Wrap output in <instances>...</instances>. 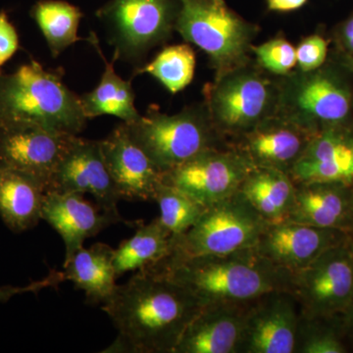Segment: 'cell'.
<instances>
[{
	"label": "cell",
	"instance_id": "6da1fadb",
	"mask_svg": "<svg viewBox=\"0 0 353 353\" xmlns=\"http://www.w3.org/2000/svg\"><path fill=\"white\" fill-rule=\"evenodd\" d=\"M202 308L190 290L154 266L137 271L102 304L118 333L103 352L174 353Z\"/></svg>",
	"mask_w": 353,
	"mask_h": 353
},
{
	"label": "cell",
	"instance_id": "7a4b0ae2",
	"mask_svg": "<svg viewBox=\"0 0 353 353\" xmlns=\"http://www.w3.org/2000/svg\"><path fill=\"white\" fill-rule=\"evenodd\" d=\"M152 266L190 290L202 307L250 304L270 292H290V272L279 268L255 248L224 255L167 256Z\"/></svg>",
	"mask_w": 353,
	"mask_h": 353
},
{
	"label": "cell",
	"instance_id": "3957f363",
	"mask_svg": "<svg viewBox=\"0 0 353 353\" xmlns=\"http://www.w3.org/2000/svg\"><path fill=\"white\" fill-rule=\"evenodd\" d=\"M88 120L61 69L50 71L32 60L13 73H0V126L31 124L78 136Z\"/></svg>",
	"mask_w": 353,
	"mask_h": 353
},
{
	"label": "cell",
	"instance_id": "277c9868",
	"mask_svg": "<svg viewBox=\"0 0 353 353\" xmlns=\"http://www.w3.org/2000/svg\"><path fill=\"white\" fill-rule=\"evenodd\" d=\"M347 73L341 63H326L285 76L279 82V115L313 134L352 124L353 90Z\"/></svg>",
	"mask_w": 353,
	"mask_h": 353
},
{
	"label": "cell",
	"instance_id": "5b68a950",
	"mask_svg": "<svg viewBox=\"0 0 353 353\" xmlns=\"http://www.w3.org/2000/svg\"><path fill=\"white\" fill-rule=\"evenodd\" d=\"M204 97L211 122L224 141H236L278 114L279 83L250 62L216 76L204 88Z\"/></svg>",
	"mask_w": 353,
	"mask_h": 353
},
{
	"label": "cell",
	"instance_id": "8992f818",
	"mask_svg": "<svg viewBox=\"0 0 353 353\" xmlns=\"http://www.w3.org/2000/svg\"><path fill=\"white\" fill-rule=\"evenodd\" d=\"M126 126L134 143L163 174L206 150L227 145L204 104L189 106L173 115L152 106Z\"/></svg>",
	"mask_w": 353,
	"mask_h": 353
},
{
	"label": "cell",
	"instance_id": "52a82bcc",
	"mask_svg": "<svg viewBox=\"0 0 353 353\" xmlns=\"http://www.w3.org/2000/svg\"><path fill=\"white\" fill-rule=\"evenodd\" d=\"M175 31L204 51L216 76L250 62L252 41L259 32L226 4L214 0H179Z\"/></svg>",
	"mask_w": 353,
	"mask_h": 353
},
{
	"label": "cell",
	"instance_id": "ba28073f",
	"mask_svg": "<svg viewBox=\"0 0 353 353\" xmlns=\"http://www.w3.org/2000/svg\"><path fill=\"white\" fill-rule=\"evenodd\" d=\"M269 223L240 192L209 205L189 231L172 236V257L224 255L256 246Z\"/></svg>",
	"mask_w": 353,
	"mask_h": 353
},
{
	"label": "cell",
	"instance_id": "9c48e42d",
	"mask_svg": "<svg viewBox=\"0 0 353 353\" xmlns=\"http://www.w3.org/2000/svg\"><path fill=\"white\" fill-rule=\"evenodd\" d=\"M179 0H110L97 10L116 60L141 65L175 31Z\"/></svg>",
	"mask_w": 353,
	"mask_h": 353
},
{
	"label": "cell",
	"instance_id": "30bf717a",
	"mask_svg": "<svg viewBox=\"0 0 353 353\" xmlns=\"http://www.w3.org/2000/svg\"><path fill=\"white\" fill-rule=\"evenodd\" d=\"M350 241L323 253L301 270L290 273V292L303 318H333L353 299V257Z\"/></svg>",
	"mask_w": 353,
	"mask_h": 353
},
{
	"label": "cell",
	"instance_id": "8fae6325",
	"mask_svg": "<svg viewBox=\"0 0 353 353\" xmlns=\"http://www.w3.org/2000/svg\"><path fill=\"white\" fill-rule=\"evenodd\" d=\"M253 168L243 152L227 145L206 150L167 172L162 182L208 208L236 194Z\"/></svg>",
	"mask_w": 353,
	"mask_h": 353
},
{
	"label": "cell",
	"instance_id": "7c38bea8",
	"mask_svg": "<svg viewBox=\"0 0 353 353\" xmlns=\"http://www.w3.org/2000/svg\"><path fill=\"white\" fill-rule=\"evenodd\" d=\"M74 136L31 124L0 126V168L22 172L46 190Z\"/></svg>",
	"mask_w": 353,
	"mask_h": 353
},
{
	"label": "cell",
	"instance_id": "4fadbf2b",
	"mask_svg": "<svg viewBox=\"0 0 353 353\" xmlns=\"http://www.w3.org/2000/svg\"><path fill=\"white\" fill-rule=\"evenodd\" d=\"M46 192L90 194L104 212L121 216V197L104 161L99 141L74 136Z\"/></svg>",
	"mask_w": 353,
	"mask_h": 353
},
{
	"label": "cell",
	"instance_id": "5bb4252c",
	"mask_svg": "<svg viewBox=\"0 0 353 353\" xmlns=\"http://www.w3.org/2000/svg\"><path fill=\"white\" fill-rule=\"evenodd\" d=\"M301 319L299 303L288 290L253 301L246 315L241 352H296Z\"/></svg>",
	"mask_w": 353,
	"mask_h": 353
},
{
	"label": "cell",
	"instance_id": "9a60e30c",
	"mask_svg": "<svg viewBox=\"0 0 353 353\" xmlns=\"http://www.w3.org/2000/svg\"><path fill=\"white\" fill-rule=\"evenodd\" d=\"M352 234L296 223L269 224L255 250L279 268L294 273L307 267L327 250L347 243Z\"/></svg>",
	"mask_w": 353,
	"mask_h": 353
},
{
	"label": "cell",
	"instance_id": "2e32d148",
	"mask_svg": "<svg viewBox=\"0 0 353 353\" xmlns=\"http://www.w3.org/2000/svg\"><path fill=\"white\" fill-rule=\"evenodd\" d=\"M104 161L121 199L154 201L163 173L130 136L124 122L99 141Z\"/></svg>",
	"mask_w": 353,
	"mask_h": 353
},
{
	"label": "cell",
	"instance_id": "e0dca14e",
	"mask_svg": "<svg viewBox=\"0 0 353 353\" xmlns=\"http://www.w3.org/2000/svg\"><path fill=\"white\" fill-rule=\"evenodd\" d=\"M41 220L48 223L63 240V267L83 248L85 240L110 225L124 222L122 216L104 212L99 205L85 201L82 194L57 192H46Z\"/></svg>",
	"mask_w": 353,
	"mask_h": 353
},
{
	"label": "cell",
	"instance_id": "ac0fdd59",
	"mask_svg": "<svg viewBox=\"0 0 353 353\" xmlns=\"http://www.w3.org/2000/svg\"><path fill=\"white\" fill-rule=\"evenodd\" d=\"M312 137L310 132L277 114L236 139L233 146L254 167L290 174Z\"/></svg>",
	"mask_w": 353,
	"mask_h": 353
},
{
	"label": "cell",
	"instance_id": "d6986e66",
	"mask_svg": "<svg viewBox=\"0 0 353 353\" xmlns=\"http://www.w3.org/2000/svg\"><path fill=\"white\" fill-rule=\"evenodd\" d=\"M290 176L294 183L353 185V123L328 128L313 134Z\"/></svg>",
	"mask_w": 353,
	"mask_h": 353
},
{
	"label": "cell",
	"instance_id": "ffe728a7",
	"mask_svg": "<svg viewBox=\"0 0 353 353\" xmlns=\"http://www.w3.org/2000/svg\"><path fill=\"white\" fill-rule=\"evenodd\" d=\"M250 304L204 306L190 322L174 353H239Z\"/></svg>",
	"mask_w": 353,
	"mask_h": 353
},
{
	"label": "cell",
	"instance_id": "44dd1931",
	"mask_svg": "<svg viewBox=\"0 0 353 353\" xmlns=\"http://www.w3.org/2000/svg\"><path fill=\"white\" fill-rule=\"evenodd\" d=\"M353 185L296 183L294 204L285 222L353 234Z\"/></svg>",
	"mask_w": 353,
	"mask_h": 353
},
{
	"label": "cell",
	"instance_id": "7402d4cb",
	"mask_svg": "<svg viewBox=\"0 0 353 353\" xmlns=\"http://www.w3.org/2000/svg\"><path fill=\"white\" fill-rule=\"evenodd\" d=\"M46 187L22 172L0 168V217L14 233L32 229L41 220Z\"/></svg>",
	"mask_w": 353,
	"mask_h": 353
},
{
	"label": "cell",
	"instance_id": "603a6c76",
	"mask_svg": "<svg viewBox=\"0 0 353 353\" xmlns=\"http://www.w3.org/2000/svg\"><path fill=\"white\" fill-rule=\"evenodd\" d=\"M63 268L65 280L83 290L88 303L103 304L117 287L114 248L106 243L81 248Z\"/></svg>",
	"mask_w": 353,
	"mask_h": 353
},
{
	"label": "cell",
	"instance_id": "cb8c5ba5",
	"mask_svg": "<svg viewBox=\"0 0 353 353\" xmlns=\"http://www.w3.org/2000/svg\"><path fill=\"white\" fill-rule=\"evenodd\" d=\"M239 192L269 224L287 220L294 204L296 183L278 169L254 167Z\"/></svg>",
	"mask_w": 353,
	"mask_h": 353
},
{
	"label": "cell",
	"instance_id": "d4e9b609",
	"mask_svg": "<svg viewBox=\"0 0 353 353\" xmlns=\"http://www.w3.org/2000/svg\"><path fill=\"white\" fill-rule=\"evenodd\" d=\"M94 46L99 57L105 64V69L102 73L101 82L92 92L80 97L83 114L88 119L99 117V116L111 115L119 118L126 124L134 122L141 117L138 109L134 105V90L131 81H125L113 67V61L108 62L99 48V39L94 32L90 34L88 39Z\"/></svg>",
	"mask_w": 353,
	"mask_h": 353
},
{
	"label": "cell",
	"instance_id": "484cf974",
	"mask_svg": "<svg viewBox=\"0 0 353 353\" xmlns=\"http://www.w3.org/2000/svg\"><path fill=\"white\" fill-rule=\"evenodd\" d=\"M172 234L159 218L141 225L132 238L114 250V267L117 277L127 272L152 266L170 254Z\"/></svg>",
	"mask_w": 353,
	"mask_h": 353
},
{
	"label": "cell",
	"instance_id": "4316f807",
	"mask_svg": "<svg viewBox=\"0 0 353 353\" xmlns=\"http://www.w3.org/2000/svg\"><path fill=\"white\" fill-rule=\"evenodd\" d=\"M36 21L53 58L79 41L78 31L83 13L80 8L62 0H43L32 6Z\"/></svg>",
	"mask_w": 353,
	"mask_h": 353
},
{
	"label": "cell",
	"instance_id": "83f0119b",
	"mask_svg": "<svg viewBox=\"0 0 353 353\" xmlns=\"http://www.w3.org/2000/svg\"><path fill=\"white\" fill-rule=\"evenodd\" d=\"M196 65L192 46L176 44L164 48L152 62L137 69L136 74H148L171 94H176L192 83Z\"/></svg>",
	"mask_w": 353,
	"mask_h": 353
},
{
	"label": "cell",
	"instance_id": "f1b7e54d",
	"mask_svg": "<svg viewBox=\"0 0 353 353\" xmlns=\"http://www.w3.org/2000/svg\"><path fill=\"white\" fill-rule=\"evenodd\" d=\"M154 201L159 205L158 218L174 238L189 231L206 209L183 190L163 182L158 187Z\"/></svg>",
	"mask_w": 353,
	"mask_h": 353
},
{
	"label": "cell",
	"instance_id": "f546056e",
	"mask_svg": "<svg viewBox=\"0 0 353 353\" xmlns=\"http://www.w3.org/2000/svg\"><path fill=\"white\" fill-rule=\"evenodd\" d=\"M341 316L333 318L301 317L296 352L301 353H345Z\"/></svg>",
	"mask_w": 353,
	"mask_h": 353
},
{
	"label": "cell",
	"instance_id": "4dcf8cb0",
	"mask_svg": "<svg viewBox=\"0 0 353 353\" xmlns=\"http://www.w3.org/2000/svg\"><path fill=\"white\" fill-rule=\"evenodd\" d=\"M250 51L260 68L273 75H289L296 66V48L283 37L269 39L259 46H252Z\"/></svg>",
	"mask_w": 353,
	"mask_h": 353
},
{
	"label": "cell",
	"instance_id": "1f68e13d",
	"mask_svg": "<svg viewBox=\"0 0 353 353\" xmlns=\"http://www.w3.org/2000/svg\"><path fill=\"white\" fill-rule=\"evenodd\" d=\"M296 51L297 70L301 72L313 71L327 63L328 41L321 34H313L304 38Z\"/></svg>",
	"mask_w": 353,
	"mask_h": 353
},
{
	"label": "cell",
	"instance_id": "d6a6232c",
	"mask_svg": "<svg viewBox=\"0 0 353 353\" xmlns=\"http://www.w3.org/2000/svg\"><path fill=\"white\" fill-rule=\"evenodd\" d=\"M63 281H65L63 272L51 271L48 277L43 280L32 282L31 284L23 285V287L3 285V287H0V303H6L13 296L27 294V292L38 294L41 290L48 289V288L57 287Z\"/></svg>",
	"mask_w": 353,
	"mask_h": 353
},
{
	"label": "cell",
	"instance_id": "836d02e7",
	"mask_svg": "<svg viewBox=\"0 0 353 353\" xmlns=\"http://www.w3.org/2000/svg\"><path fill=\"white\" fill-rule=\"evenodd\" d=\"M19 48V38L7 14L0 12V68L15 54Z\"/></svg>",
	"mask_w": 353,
	"mask_h": 353
},
{
	"label": "cell",
	"instance_id": "e575fe53",
	"mask_svg": "<svg viewBox=\"0 0 353 353\" xmlns=\"http://www.w3.org/2000/svg\"><path fill=\"white\" fill-rule=\"evenodd\" d=\"M336 41L341 52L353 57V12L336 27Z\"/></svg>",
	"mask_w": 353,
	"mask_h": 353
},
{
	"label": "cell",
	"instance_id": "d590c367",
	"mask_svg": "<svg viewBox=\"0 0 353 353\" xmlns=\"http://www.w3.org/2000/svg\"><path fill=\"white\" fill-rule=\"evenodd\" d=\"M308 0H266L269 10L274 12H290L305 6Z\"/></svg>",
	"mask_w": 353,
	"mask_h": 353
},
{
	"label": "cell",
	"instance_id": "8d00e7d4",
	"mask_svg": "<svg viewBox=\"0 0 353 353\" xmlns=\"http://www.w3.org/2000/svg\"><path fill=\"white\" fill-rule=\"evenodd\" d=\"M345 336L353 343V299L347 310L341 315Z\"/></svg>",
	"mask_w": 353,
	"mask_h": 353
},
{
	"label": "cell",
	"instance_id": "74e56055",
	"mask_svg": "<svg viewBox=\"0 0 353 353\" xmlns=\"http://www.w3.org/2000/svg\"><path fill=\"white\" fill-rule=\"evenodd\" d=\"M339 60H340V63L343 65V67H345V68L350 71V73L353 75V57L345 54V53L341 52L340 51Z\"/></svg>",
	"mask_w": 353,
	"mask_h": 353
},
{
	"label": "cell",
	"instance_id": "f35d334b",
	"mask_svg": "<svg viewBox=\"0 0 353 353\" xmlns=\"http://www.w3.org/2000/svg\"><path fill=\"white\" fill-rule=\"evenodd\" d=\"M350 250H352V257H353V234H352V239H350Z\"/></svg>",
	"mask_w": 353,
	"mask_h": 353
},
{
	"label": "cell",
	"instance_id": "ab89813d",
	"mask_svg": "<svg viewBox=\"0 0 353 353\" xmlns=\"http://www.w3.org/2000/svg\"><path fill=\"white\" fill-rule=\"evenodd\" d=\"M215 2H217V3L219 4H226L225 3V0H214Z\"/></svg>",
	"mask_w": 353,
	"mask_h": 353
},
{
	"label": "cell",
	"instance_id": "60d3db41",
	"mask_svg": "<svg viewBox=\"0 0 353 353\" xmlns=\"http://www.w3.org/2000/svg\"><path fill=\"white\" fill-rule=\"evenodd\" d=\"M352 218H353V216H352Z\"/></svg>",
	"mask_w": 353,
	"mask_h": 353
}]
</instances>
